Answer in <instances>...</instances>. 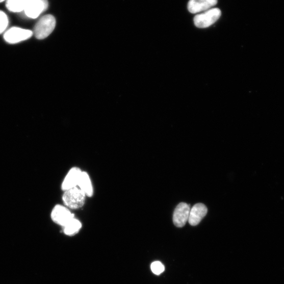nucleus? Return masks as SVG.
Instances as JSON below:
<instances>
[{
    "label": "nucleus",
    "instance_id": "obj_1",
    "mask_svg": "<svg viewBox=\"0 0 284 284\" xmlns=\"http://www.w3.org/2000/svg\"><path fill=\"white\" fill-rule=\"evenodd\" d=\"M86 195L79 188L75 187L64 191L63 202L68 209L76 210L84 206Z\"/></svg>",
    "mask_w": 284,
    "mask_h": 284
},
{
    "label": "nucleus",
    "instance_id": "obj_2",
    "mask_svg": "<svg viewBox=\"0 0 284 284\" xmlns=\"http://www.w3.org/2000/svg\"><path fill=\"white\" fill-rule=\"evenodd\" d=\"M56 20L51 14L45 15L39 20L34 28V34L39 40H43L51 35L55 29Z\"/></svg>",
    "mask_w": 284,
    "mask_h": 284
},
{
    "label": "nucleus",
    "instance_id": "obj_3",
    "mask_svg": "<svg viewBox=\"0 0 284 284\" xmlns=\"http://www.w3.org/2000/svg\"><path fill=\"white\" fill-rule=\"evenodd\" d=\"M221 14V10L218 8L211 9L195 15L194 18V24L198 28H208L220 19Z\"/></svg>",
    "mask_w": 284,
    "mask_h": 284
},
{
    "label": "nucleus",
    "instance_id": "obj_4",
    "mask_svg": "<svg viewBox=\"0 0 284 284\" xmlns=\"http://www.w3.org/2000/svg\"><path fill=\"white\" fill-rule=\"evenodd\" d=\"M51 218L56 224L63 227L74 218V215L66 206L57 205L52 210Z\"/></svg>",
    "mask_w": 284,
    "mask_h": 284
},
{
    "label": "nucleus",
    "instance_id": "obj_5",
    "mask_svg": "<svg viewBox=\"0 0 284 284\" xmlns=\"http://www.w3.org/2000/svg\"><path fill=\"white\" fill-rule=\"evenodd\" d=\"M33 32L18 27H13L7 31L4 35L6 42L11 44L17 43L30 38Z\"/></svg>",
    "mask_w": 284,
    "mask_h": 284
},
{
    "label": "nucleus",
    "instance_id": "obj_6",
    "mask_svg": "<svg viewBox=\"0 0 284 284\" xmlns=\"http://www.w3.org/2000/svg\"><path fill=\"white\" fill-rule=\"evenodd\" d=\"M48 6L47 0H28L24 12L29 18L36 19Z\"/></svg>",
    "mask_w": 284,
    "mask_h": 284
},
{
    "label": "nucleus",
    "instance_id": "obj_7",
    "mask_svg": "<svg viewBox=\"0 0 284 284\" xmlns=\"http://www.w3.org/2000/svg\"><path fill=\"white\" fill-rule=\"evenodd\" d=\"M191 208L186 203H179L175 209L173 214V222L177 227H182L189 221Z\"/></svg>",
    "mask_w": 284,
    "mask_h": 284
},
{
    "label": "nucleus",
    "instance_id": "obj_8",
    "mask_svg": "<svg viewBox=\"0 0 284 284\" xmlns=\"http://www.w3.org/2000/svg\"><path fill=\"white\" fill-rule=\"evenodd\" d=\"M82 171L77 167H73L66 174L61 185L62 191L78 187V183Z\"/></svg>",
    "mask_w": 284,
    "mask_h": 284
},
{
    "label": "nucleus",
    "instance_id": "obj_9",
    "mask_svg": "<svg viewBox=\"0 0 284 284\" xmlns=\"http://www.w3.org/2000/svg\"><path fill=\"white\" fill-rule=\"evenodd\" d=\"M217 3L218 0H190L188 9L190 12L195 14L209 10Z\"/></svg>",
    "mask_w": 284,
    "mask_h": 284
},
{
    "label": "nucleus",
    "instance_id": "obj_10",
    "mask_svg": "<svg viewBox=\"0 0 284 284\" xmlns=\"http://www.w3.org/2000/svg\"><path fill=\"white\" fill-rule=\"evenodd\" d=\"M208 213L206 206L202 203L195 204L191 209L189 222L192 226L197 225L204 218Z\"/></svg>",
    "mask_w": 284,
    "mask_h": 284
},
{
    "label": "nucleus",
    "instance_id": "obj_11",
    "mask_svg": "<svg viewBox=\"0 0 284 284\" xmlns=\"http://www.w3.org/2000/svg\"><path fill=\"white\" fill-rule=\"evenodd\" d=\"M78 187L85 194L86 196L90 197L93 195L94 191L92 183L87 172L82 171Z\"/></svg>",
    "mask_w": 284,
    "mask_h": 284
},
{
    "label": "nucleus",
    "instance_id": "obj_12",
    "mask_svg": "<svg viewBox=\"0 0 284 284\" xmlns=\"http://www.w3.org/2000/svg\"><path fill=\"white\" fill-rule=\"evenodd\" d=\"M81 227V222L79 220L75 219V218L62 227L63 231L65 235L70 237L74 236L76 235Z\"/></svg>",
    "mask_w": 284,
    "mask_h": 284
},
{
    "label": "nucleus",
    "instance_id": "obj_13",
    "mask_svg": "<svg viewBox=\"0 0 284 284\" xmlns=\"http://www.w3.org/2000/svg\"><path fill=\"white\" fill-rule=\"evenodd\" d=\"M28 0H7L6 6L8 10L13 12L24 10Z\"/></svg>",
    "mask_w": 284,
    "mask_h": 284
},
{
    "label": "nucleus",
    "instance_id": "obj_14",
    "mask_svg": "<svg viewBox=\"0 0 284 284\" xmlns=\"http://www.w3.org/2000/svg\"><path fill=\"white\" fill-rule=\"evenodd\" d=\"M9 23L8 18L6 14L0 11V34H2L7 29Z\"/></svg>",
    "mask_w": 284,
    "mask_h": 284
},
{
    "label": "nucleus",
    "instance_id": "obj_15",
    "mask_svg": "<svg viewBox=\"0 0 284 284\" xmlns=\"http://www.w3.org/2000/svg\"><path fill=\"white\" fill-rule=\"evenodd\" d=\"M151 269L154 274L159 275L164 271L165 267L162 263L157 261L151 264Z\"/></svg>",
    "mask_w": 284,
    "mask_h": 284
},
{
    "label": "nucleus",
    "instance_id": "obj_16",
    "mask_svg": "<svg viewBox=\"0 0 284 284\" xmlns=\"http://www.w3.org/2000/svg\"><path fill=\"white\" fill-rule=\"evenodd\" d=\"M5 0H0V3L4 2Z\"/></svg>",
    "mask_w": 284,
    "mask_h": 284
}]
</instances>
